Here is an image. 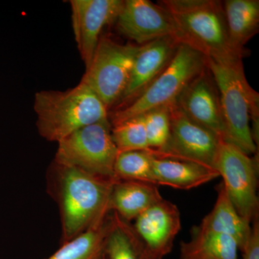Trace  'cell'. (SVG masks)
I'll list each match as a JSON object with an SVG mask.
<instances>
[{
	"label": "cell",
	"instance_id": "ac0fdd59",
	"mask_svg": "<svg viewBox=\"0 0 259 259\" xmlns=\"http://www.w3.org/2000/svg\"><path fill=\"white\" fill-rule=\"evenodd\" d=\"M223 6L231 45L247 54L245 44L259 30L258 0H226Z\"/></svg>",
	"mask_w": 259,
	"mask_h": 259
},
{
	"label": "cell",
	"instance_id": "9a60e30c",
	"mask_svg": "<svg viewBox=\"0 0 259 259\" xmlns=\"http://www.w3.org/2000/svg\"><path fill=\"white\" fill-rule=\"evenodd\" d=\"M162 199L157 185L138 181L118 180L112 186L109 209L131 222Z\"/></svg>",
	"mask_w": 259,
	"mask_h": 259
},
{
	"label": "cell",
	"instance_id": "d6986e66",
	"mask_svg": "<svg viewBox=\"0 0 259 259\" xmlns=\"http://www.w3.org/2000/svg\"><path fill=\"white\" fill-rule=\"evenodd\" d=\"M190 241L181 242L180 259H238V245L234 238L194 226Z\"/></svg>",
	"mask_w": 259,
	"mask_h": 259
},
{
	"label": "cell",
	"instance_id": "6da1fadb",
	"mask_svg": "<svg viewBox=\"0 0 259 259\" xmlns=\"http://www.w3.org/2000/svg\"><path fill=\"white\" fill-rule=\"evenodd\" d=\"M52 177L60 209L62 243L102 222L111 212L109 201L116 182L56 162Z\"/></svg>",
	"mask_w": 259,
	"mask_h": 259
},
{
	"label": "cell",
	"instance_id": "ba28073f",
	"mask_svg": "<svg viewBox=\"0 0 259 259\" xmlns=\"http://www.w3.org/2000/svg\"><path fill=\"white\" fill-rule=\"evenodd\" d=\"M214 169L223 177L227 194L237 212L252 223L258 216L256 161L234 145L221 141Z\"/></svg>",
	"mask_w": 259,
	"mask_h": 259
},
{
	"label": "cell",
	"instance_id": "3957f363",
	"mask_svg": "<svg viewBox=\"0 0 259 259\" xmlns=\"http://www.w3.org/2000/svg\"><path fill=\"white\" fill-rule=\"evenodd\" d=\"M158 3L173 19L181 44L190 46L214 61L243 60L247 55L231 45L223 1L162 0Z\"/></svg>",
	"mask_w": 259,
	"mask_h": 259
},
{
	"label": "cell",
	"instance_id": "cb8c5ba5",
	"mask_svg": "<svg viewBox=\"0 0 259 259\" xmlns=\"http://www.w3.org/2000/svg\"><path fill=\"white\" fill-rule=\"evenodd\" d=\"M170 105L153 109L143 114L148 149H161L168 141L171 127Z\"/></svg>",
	"mask_w": 259,
	"mask_h": 259
},
{
	"label": "cell",
	"instance_id": "7402d4cb",
	"mask_svg": "<svg viewBox=\"0 0 259 259\" xmlns=\"http://www.w3.org/2000/svg\"><path fill=\"white\" fill-rule=\"evenodd\" d=\"M153 159L154 156L149 149L119 153L115 164L116 179L156 185L153 175Z\"/></svg>",
	"mask_w": 259,
	"mask_h": 259
},
{
	"label": "cell",
	"instance_id": "44dd1931",
	"mask_svg": "<svg viewBox=\"0 0 259 259\" xmlns=\"http://www.w3.org/2000/svg\"><path fill=\"white\" fill-rule=\"evenodd\" d=\"M112 213V222L105 241V259H151L131 223Z\"/></svg>",
	"mask_w": 259,
	"mask_h": 259
},
{
	"label": "cell",
	"instance_id": "9c48e42d",
	"mask_svg": "<svg viewBox=\"0 0 259 259\" xmlns=\"http://www.w3.org/2000/svg\"><path fill=\"white\" fill-rule=\"evenodd\" d=\"M170 122L166 144L157 151L149 149L153 156L194 162L214 169L222 141L208 129L191 120L175 103L170 105Z\"/></svg>",
	"mask_w": 259,
	"mask_h": 259
},
{
	"label": "cell",
	"instance_id": "7c38bea8",
	"mask_svg": "<svg viewBox=\"0 0 259 259\" xmlns=\"http://www.w3.org/2000/svg\"><path fill=\"white\" fill-rule=\"evenodd\" d=\"M175 104L191 120L228 142L219 93L208 68L187 85Z\"/></svg>",
	"mask_w": 259,
	"mask_h": 259
},
{
	"label": "cell",
	"instance_id": "d4e9b609",
	"mask_svg": "<svg viewBox=\"0 0 259 259\" xmlns=\"http://www.w3.org/2000/svg\"><path fill=\"white\" fill-rule=\"evenodd\" d=\"M242 259H259V221L258 216L251 223V232L241 250Z\"/></svg>",
	"mask_w": 259,
	"mask_h": 259
},
{
	"label": "cell",
	"instance_id": "5bb4252c",
	"mask_svg": "<svg viewBox=\"0 0 259 259\" xmlns=\"http://www.w3.org/2000/svg\"><path fill=\"white\" fill-rule=\"evenodd\" d=\"M181 42L164 37L141 46L135 59L127 88L117 104V109L136 100L168 66Z\"/></svg>",
	"mask_w": 259,
	"mask_h": 259
},
{
	"label": "cell",
	"instance_id": "7a4b0ae2",
	"mask_svg": "<svg viewBox=\"0 0 259 259\" xmlns=\"http://www.w3.org/2000/svg\"><path fill=\"white\" fill-rule=\"evenodd\" d=\"M207 64L219 93L228 143L248 156L255 154L259 95L247 81L243 61H218L207 58Z\"/></svg>",
	"mask_w": 259,
	"mask_h": 259
},
{
	"label": "cell",
	"instance_id": "603a6c76",
	"mask_svg": "<svg viewBox=\"0 0 259 259\" xmlns=\"http://www.w3.org/2000/svg\"><path fill=\"white\" fill-rule=\"evenodd\" d=\"M111 134L119 153L148 149L143 115L112 125Z\"/></svg>",
	"mask_w": 259,
	"mask_h": 259
},
{
	"label": "cell",
	"instance_id": "277c9868",
	"mask_svg": "<svg viewBox=\"0 0 259 259\" xmlns=\"http://www.w3.org/2000/svg\"><path fill=\"white\" fill-rule=\"evenodd\" d=\"M33 107L37 131L51 142H60L85 126L109 120L105 104L81 82L66 91L37 92Z\"/></svg>",
	"mask_w": 259,
	"mask_h": 259
},
{
	"label": "cell",
	"instance_id": "2e32d148",
	"mask_svg": "<svg viewBox=\"0 0 259 259\" xmlns=\"http://www.w3.org/2000/svg\"><path fill=\"white\" fill-rule=\"evenodd\" d=\"M153 175L156 185L189 190L220 177L216 170L194 162L154 157Z\"/></svg>",
	"mask_w": 259,
	"mask_h": 259
},
{
	"label": "cell",
	"instance_id": "30bf717a",
	"mask_svg": "<svg viewBox=\"0 0 259 259\" xmlns=\"http://www.w3.org/2000/svg\"><path fill=\"white\" fill-rule=\"evenodd\" d=\"M116 23L120 33L139 46L164 37H174L180 42L171 15L161 5L149 0L124 1Z\"/></svg>",
	"mask_w": 259,
	"mask_h": 259
},
{
	"label": "cell",
	"instance_id": "e0dca14e",
	"mask_svg": "<svg viewBox=\"0 0 259 259\" xmlns=\"http://www.w3.org/2000/svg\"><path fill=\"white\" fill-rule=\"evenodd\" d=\"M218 197L214 207L196 226L201 231L223 233L234 238L239 250H243L251 232V223L237 212L227 194L223 183L216 187Z\"/></svg>",
	"mask_w": 259,
	"mask_h": 259
},
{
	"label": "cell",
	"instance_id": "484cf974",
	"mask_svg": "<svg viewBox=\"0 0 259 259\" xmlns=\"http://www.w3.org/2000/svg\"><path fill=\"white\" fill-rule=\"evenodd\" d=\"M102 259H105V255H104V256H103V258H102Z\"/></svg>",
	"mask_w": 259,
	"mask_h": 259
},
{
	"label": "cell",
	"instance_id": "4fadbf2b",
	"mask_svg": "<svg viewBox=\"0 0 259 259\" xmlns=\"http://www.w3.org/2000/svg\"><path fill=\"white\" fill-rule=\"evenodd\" d=\"M134 221L135 231L151 259H163L171 253L181 230V214L176 204L163 198Z\"/></svg>",
	"mask_w": 259,
	"mask_h": 259
},
{
	"label": "cell",
	"instance_id": "ffe728a7",
	"mask_svg": "<svg viewBox=\"0 0 259 259\" xmlns=\"http://www.w3.org/2000/svg\"><path fill=\"white\" fill-rule=\"evenodd\" d=\"M112 222L109 213L102 222L91 227L62 246L46 259H102L105 241Z\"/></svg>",
	"mask_w": 259,
	"mask_h": 259
},
{
	"label": "cell",
	"instance_id": "52a82bcc",
	"mask_svg": "<svg viewBox=\"0 0 259 259\" xmlns=\"http://www.w3.org/2000/svg\"><path fill=\"white\" fill-rule=\"evenodd\" d=\"M141 46L120 44L101 37L80 82L89 87L108 110L117 105L128 83Z\"/></svg>",
	"mask_w": 259,
	"mask_h": 259
},
{
	"label": "cell",
	"instance_id": "8fae6325",
	"mask_svg": "<svg viewBox=\"0 0 259 259\" xmlns=\"http://www.w3.org/2000/svg\"><path fill=\"white\" fill-rule=\"evenodd\" d=\"M122 0H71V20L78 50L86 68L93 60L104 28L116 22Z\"/></svg>",
	"mask_w": 259,
	"mask_h": 259
},
{
	"label": "cell",
	"instance_id": "5b68a950",
	"mask_svg": "<svg viewBox=\"0 0 259 259\" xmlns=\"http://www.w3.org/2000/svg\"><path fill=\"white\" fill-rule=\"evenodd\" d=\"M207 67L206 56L187 44H180L169 64L144 93L109 115L111 126L175 103L187 85Z\"/></svg>",
	"mask_w": 259,
	"mask_h": 259
},
{
	"label": "cell",
	"instance_id": "8992f818",
	"mask_svg": "<svg viewBox=\"0 0 259 259\" xmlns=\"http://www.w3.org/2000/svg\"><path fill=\"white\" fill-rule=\"evenodd\" d=\"M110 120L85 126L58 143L54 162L117 182L115 164L119 151L112 140Z\"/></svg>",
	"mask_w": 259,
	"mask_h": 259
}]
</instances>
